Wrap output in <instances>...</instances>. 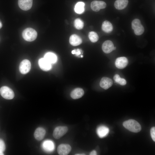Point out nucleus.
<instances>
[{
  "label": "nucleus",
  "instance_id": "nucleus-24",
  "mask_svg": "<svg viewBox=\"0 0 155 155\" xmlns=\"http://www.w3.org/2000/svg\"><path fill=\"white\" fill-rule=\"evenodd\" d=\"M74 24L75 28L78 30L82 29L84 26L83 21L79 18H77L75 20Z\"/></svg>",
  "mask_w": 155,
  "mask_h": 155
},
{
  "label": "nucleus",
  "instance_id": "nucleus-2",
  "mask_svg": "<svg viewBox=\"0 0 155 155\" xmlns=\"http://www.w3.org/2000/svg\"><path fill=\"white\" fill-rule=\"evenodd\" d=\"M22 36L25 40L31 42L36 39L37 36V33L34 29L29 28H26L23 31Z\"/></svg>",
  "mask_w": 155,
  "mask_h": 155
},
{
  "label": "nucleus",
  "instance_id": "nucleus-18",
  "mask_svg": "<svg viewBox=\"0 0 155 155\" xmlns=\"http://www.w3.org/2000/svg\"><path fill=\"white\" fill-rule=\"evenodd\" d=\"M128 3V0H117L115 2L114 6L116 9L122 10L127 7Z\"/></svg>",
  "mask_w": 155,
  "mask_h": 155
},
{
  "label": "nucleus",
  "instance_id": "nucleus-13",
  "mask_svg": "<svg viewBox=\"0 0 155 155\" xmlns=\"http://www.w3.org/2000/svg\"><path fill=\"white\" fill-rule=\"evenodd\" d=\"M38 63L40 68L44 71H48L51 68V64L47 61L44 58L40 59Z\"/></svg>",
  "mask_w": 155,
  "mask_h": 155
},
{
  "label": "nucleus",
  "instance_id": "nucleus-26",
  "mask_svg": "<svg viewBox=\"0 0 155 155\" xmlns=\"http://www.w3.org/2000/svg\"><path fill=\"white\" fill-rule=\"evenodd\" d=\"M151 137L153 140L155 141V127H152L150 131Z\"/></svg>",
  "mask_w": 155,
  "mask_h": 155
},
{
  "label": "nucleus",
  "instance_id": "nucleus-27",
  "mask_svg": "<svg viewBox=\"0 0 155 155\" xmlns=\"http://www.w3.org/2000/svg\"><path fill=\"white\" fill-rule=\"evenodd\" d=\"M117 84L122 86H124L126 84V82L124 79L121 78Z\"/></svg>",
  "mask_w": 155,
  "mask_h": 155
},
{
  "label": "nucleus",
  "instance_id": "nucleus-6",
  "mask_svg": "<svg viewBox=\"0 0 155 155\" xmlns=\"http://www.w3.org/2000/svg\"><path fill=\"white\" fill-rule=\"evenodd\" d=\"M31 64L30 61L28 59L23 60L20 63L19 66V70L21 73L26 74L30 71Z\"/></svg>",
  "mask_w": 155,
  "mask_h": 155
},
{
  "label": "nucleus",
  "instance_id": "nucleus-15",
  "mask_svg": "<svg viewBox=\"0 0 155 155\" xmlns=\"http://www.w3.org/2000/svg\"><path fill=\"white\" fill-rule=\"evenodd\" d=\"M109 131V128L106 126L101 125L98 127L97 133L100 138H103L107 135Z\"/></svg>",
  "mask_w": 155,
  "mask_h": 155
},
{
  "label": "nucleus",
  "instance_id": "nucleus-35",
  "mask_svg": "<svg viewBox=\"0 0 155 155\" xmlns=\"http://www.w3.org/2000/svg\"><path fill=\"white\" fill-rule=\"evenodd\" d=\"M75 155H85V154H76Z\"/></svg>",
  "mask_w": 155,
  "mask_h": 155
},
{
  "label": "nucleus",
  "instance_id": "nucleus-9",
  "mask_svg": "<svg viewBox=\"0 0 155 155\" xmlns=\"http://www.w3.org/2000/svg\"><path fill=\"white\" fill-rule=\"evenodd\" d=\"M32 2V0H18V5L21 9L27 11L31 8Z\"/></svg>",
  "mask_w": 155,
  "mask_h": 155
},
{
  "label": "nucleus",
  "instance_id": "nucleus-32",
  "mask_svg": "<svg viewBox=\"0 0 155 155\" xmlns=\"http://www.w3.org/2000/svg\"><path fill=\"white\" fill-rule=\"evenodd\" d=\"M2 26V24L1 22L0 21V29L1 28Z\"/></svg>",
  "mask_w": 155,
  "mask_h": 155
},
{
  "label": "nucleus",
  "instance_id": "nucleus-5",
  "mask_svg": "<svg viewBox=\"0 0 155 155\" xmlns=\"http://www.w3.org/2000/svg\"><path fill=\"white\" fill-rule=\"evenodd\" d=\"M68 127L65 126H59L57 127L54 129L53 136L56 139H58L64 135L67 132Z\"/></svg>",
  "mask_w": 155,
  "mask_h": 155
},
{
  "label": "nucleus",
  "instance_id": "nucleus-28",
  "mask_svg": "<svg viewBox=\"0 0 155 155\" xmlns=\"http://www.w3.org/2000/svg\"><path fill=\"white\" fill-rule=\"evenodd\" d=\"M120 78H121L120 77L119 75L118 74L115 75L113 77V79L114 80H115V82L117 83L119 81Z\"/></svg>",
  "mask_w": 155,
  "mask_h": 155
},
{
  "label": "nucleus",
  "instance_id": "nucleus-14",
  "mask_svg": "<svg viewBox=\"0 0 155 155\" xmlns=\"http://www.w3.org/2000/svg\"><path fill=\"white\" fill-rule=\"evenodd\" d=\"M46 133V130L44 128L39 127L35 130L34 133V136L36 140L40 141L43 139Z\"/></svg>",
  "mask_w": 155,
  "mask_h": 155
},
{
  "label": "nucleus",
  "instance_id": "nucleus-3",
  "mask_svg": "<svg viewBox=\"0 0 155 155\" xmlns=\"http://www.w3.org/2000/svg\"><path fill=\"white\" fill-rule=\"evenodd\" d=\"M131 27L136 35H141L144 32V27L139 19H135L133 20L131 23Z\"/></svg>",
  "mask_w": 155,
  "mask_h": 155
},
{
  "label": "nucleus",
  "instance_id": "nucleus-7",
  "mask_svg": "<svg viewBox=\"0 0 155 155\" xmlns=\"http://www.w3.org/2000/svg\"><path fill=\"white\" fill-rule=\"evenodd\" d=\"M106 5V3L103 1L95 0L91 3V7L93 11L97 12L100 9L105 8Z\"/></svg>",
  "mask_w": 155,
  "mask_h": 155
},
{
  "label": "nucleus",
  "instance_id": "nucleus-1",
  "mask_svg": "<svg viewBox=\"0 0 155 155\" xmlns=\"http://www.w3.org/2000/svg\"><path fill=\"white\" fill-rule=\"evenodd\" d=\"M123 125L126 129L134 133L138 132L141 129L140 124L134 119H130L125 121L123 123Z\"/></svg>",
  "mask_w": 155,
  "mask_h": 155
},
{
  "label": "nucleus",
  "instance_id": "nucleus-12",
  "mask_svg": "<svg viewBox=\"0 0 155 155\" xmlns=\"http://www.w3.org/2000/svg\"><path fill=\"white\" fill-rule=\"evenodd\" d=\"M113 84V82L112 80L106 77L102 78L100 82V86L105 90H106L110 87Z\"/></svg>",
  "mask_w": 155,
  "mask_h": 155
},
{
  "label": "nucleus",
  "instance_id": "nucleus-19",
  "mask_svg": "<svg viewBox=\"0 0 155 155\" xmlns=\"http://www.w3.org/2000/svg\"><path fill=\"white\" fill-rule=\"evenodd\" d=\"M44 58L51 64L55 63L57 60V57L55 54L51 52H48L46 53Z\"/></svg>",
  "mask_w": 155,
  "mask_h": 155
},
{
  "label": "nucleus",
  "instance_id": "nucleus-21",
  "mask_svg": "<svg viewBox=\"0 0 155 155\" xmlns=\"http://www.w3.org/2000/svg\"><path fill=\"white\" fill-rule=\"evenodd\" d=\"M42 146L44 149L47 151H51L54 148L53 143L50 140L44 141L43 143Z\"/></svg>",
  "mask_w": 155,
  "mask_h": 155
},
{
  "label": "nucleus",
  "instance_id": "nucleus-33",
  "mask_svg": "<svg viewBox=\"0 0 155 155\" xmlns=\"http://www.w3.org/2000/svg\"><path fill=\"white\" fill-rule=\"evenodd\" d=\"M4 155L3 152L0 151V155Z\"/></svg>",
  "mask_w": 155,
  "mask_h": 155
},
{
  "label": "nucleus",
  "instance_id": "nucleus-29",
  "mask_svg": "<svg viewBox=\"0 0 155 155\" xmlns=\"http://www.w3.org/2000/svg\"><path fill=\"white\" fill-rule=\"evenodd\" d=\"M90 155H96L97 153L96 151L95 150H93L90 153Z\"/></svg>",
  "mask_w": 155,
  "mask_h": 155
},
{
  "label": "nucleus",
  "instance_id": "nucleus-31",
  "mask_svg": "<svg viewBox=\"0 0 155 155\" xmlns=\"http://www.w3.org/2000/svg\"><path fill=\"white\" fill-rule=\"evenodd\" d=\"M71 53L72 54H75V50H73L71 52Z\"/></svg>",
  "mask_w": 155,
  "mask_h": 155
},
{
  "label": "nucleus",
  "instance_id": "nucleus-23",
  "mask_svg": "<svg viewBox=\"0 0 155 155\" xmlns=\"http://www.w3.org/2000/svg\"><path fill=\"white\" fill-rule=\"evenodd\" d=\"M88 37L92 42H95L98 40V36L96 33L94 31L90 32L88 34Z\"/></svg>",
  "mask_w": 155,
  "mask_h": 155
},
{
  "label": "nucleus",
  "instance_id": "nucleus-30",
  "mask_svg": "<svg viewBox=\"0 0 155 155\" xmlns=\"http://www.w3.org/2000/svg\"><path fill=\"white\" fill-rule=\"evenodd\" d=\"M81 53V52L80 50L78 49L77 50V51L76 52L75 51V53L76 55H78L80 54Z\"/></svg>",
  "mask_w": 155,
  "mask_h": 155
},
{
  "label": "nucleus",
  "instance_id": "nucleus-20",
  "mask_svg": "<svg viewBox=\"0 0 155 155\" xmlns=\"http://www.w3.org/2000/svg\"><path fill=\"white\" fill-rule=\"evenodd\" d=\"M102 29L105 32L109 33L113 30V26L111 23L109 21L106 20L102 23Z\"/></svg>",
  "mask_w": 155,
  "mask_h": 155
},
{
  "label": "nucleus",
  "instance_id": "nucleus-17",
  "mask_svg": "<svg viewBox=\"0 0 155 155\" xmlns=\"http://www.w3.org/2000/svg\"><path fill=\"white\" fill-rule=\"evenodd\" d=\"M84 94L83 89L80 88L74 89L71 93V96L73 99H78L82 97Z\"/></svg>",
  "mask_w": 155,
  "mask_h": 155
},
{
  "label": "nucleus",
  "instance_id": "nucleus-22",
  "mask_svg": "<svg viewBox=\"0 0 155 155\" xmlns=\"http://www.w3.org/2000/svg\"><path fill=\"white\" fill-rule=\"evenodd\" d=\"M84 3L82 2H79L75 5L74 8L75 11L78 14H81L84 11Z\"/></svg>",
  "mask_w": 155,
  "mask_h": 155
},
{
  "label": "nucleus",
  "instance_id": "nucleus-36",
  "mask_svg": "<svg viewBox=\"0 0 155 155\" xmlns=\"http://www.w3.org/2000/svg\"><path fill=\"white\" fill-rule=\"evenodd\" d=\"M81 57H83V56H82V55L81 56Z\"/></svg>",
  "mask_w": 155,
  "mask_h": 155
},
{
  "label": "nucleus",
  "instance_id": "nucleus-8",
  "mask_svg": "<svg viewBox=\"0 0 155 155\" xmlns=\"http://www.w3.org/2000/svg\"><path fill=\"white\" fill-rule=\"evenodd\" d=\"M71 149V147L69 144H61L58 146L57 152L59 155H67L70 152Z\"/></svg>",
  "mask_w": 155,
  "mask_h": 155
},
{
  "label": "nucleus",
  "instance_id": "nucleus-10",
  "mask_svg": "<svg viewBox=\"0 0 155 155\" xmlns=\"http://www.w3.org/2000/svg\"><path fill=\"white\" fill-rule=\"evenodd\" d=\"M128 61L125 57H121L117 58L115 61V65L116 67L119 69L125 68L127 65Z\"/></svg>",
  "mask_w": 155,
  "mask_h": 155
},
{
  "label": "nucleus",
  "instance_id": "nucleus-4",
  "mask_svg": "<svg viewBox=\"0 0 155 155\" xmlns=\"http://www.w3.org/2000/svg\"><path fill=\"white\" fill-rule=\"evenodd\" d=\"M0 93L3 98L6 99H12L14 96V93L13 91L9 88L6 86H3L1 88Z\"/></svg>",
  "mask_w": 155,
  "mask_h": 155
},
{
  "label": "nucleus",
  "instance_id": "nucleus-11",
  "mask_svg": "<svg viewBox=\"0 0 155 155\" xmlns=\"http://www.w3.org/2000/svg\"><path fill=\"white\" fill-rule=\"evenodd\" d=\"M114 47L113 42L111 40H107L104 41L102 45V49L105 53H109L113 50Z\"/></svg>",
  "mask_w": 155,
  "mask_h": 155
},
{
  "label": "nucleus",
  "instance_id": "nucleus-34",
  "mask_svg": "<svg viewBox=\"0 0 155 155\" xmlns=\"http://www.w3.org/2000/svg\"><path fill=\"white\" fill-rule=\"evenodd\" d=\"M116 49V47H114V48H113V50H115Z\"/></svg>",
  "mask_w": 155,
  "mask_h": 155
},
{
  "label": "nucleus",
  "instance_id": "nucleus-25",
  "mask_svg": "<svg viewBox=\"0 0 155 155\" xmlns=\"http://www.w3.org/2000/svg\"><path fill=\"white\" fill-rule=\"evenodd\" d=\"M5 146L4 141L0 139V151L3 152L5 150Z\"/></svg>",
  "mask_w": 155,
  "mask_h": 155
},
{
  "label": "nucleus",
  "instance_id": "nucleus-16",
  "mask_svg": "<svg viewBox=\"0 0 155 155\" xmlns=\"http://www.w3.org/2000/svg\"><path fill=\"white\" fill-rule=\"evenodd\" d=\"M69 42L72 45L77 46L82 43V40L79 36L75 34H73L70 36L69 39Z\"/></svg>",
  "mask_w": 155,
  "mask_h": 155
}]
</instances>
